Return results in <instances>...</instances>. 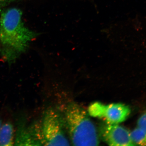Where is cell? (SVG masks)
I'll return each instance as SVG.
<instances>
[{
	"label": "cell",
	"instance_id": "obj_1",
	"mask_svg": "<svg viewBox=\"0 0 146 146\" xmlns=\"http://www.w3.org/2000/svg\"><path fill=\"white\" fill-rule=\"evenodd\" d=\"M1 11L0 57L11 65L26 52L39 33L26 26L20 9L11 7Z\"/></svg>",
	"mask_w": 146,
	"mask_h": 146
},
{
	"label": "cell",
	"instance_id": "obj_2",
	"mask_svg": "<svg viewBox=\"0 0 146 146\" xmlns=\"http://www.w3.org/2000/svg\"><path fill=\"white\" fill-rule=\"evenodd\" d=\"M65 121L74 146H97L100 143L96 128L85 110L76 103L65 110Z\"/></svg>",
	"mask_w": 146,
	"mask_h": 146
},
{
	"label": "cell",
	"instance_id": "obj_3",
	"mask_svg": "<svg viewBox=\"0 0 146 146\" xmlns=\"http://www.w3.org/2000/svg\"><path fill=\"white\" fill-rule=\"evenodd\" d=\"M40 126L44 145H70L61 118L54 109L49 108L45 112Z\"/></svg>",
	"mask_w": 146,
	"mask_h": 146
},
{
	"label": "cell",
	"instance_id": "obj_4",
	"mask_svg": "<svg viewBox=\"0 0 146 146\" xmlns=\"http://www.w3.org/2000/svg\"><path fill=\"white\" fill-rule=\"evenodd\" d=\"M88 112L91 117L103 119L108 123L118 124L127 119L131 110L129 106L123 104L105 105L96 102L89 106Z\"/></svg>",
	"mask_w": 146,
	"mask_h": 146
},
{
	"label": "cell",
	"instance_id": "obj_5",
	"mask_svg": "<svg viewBox=\"0 0 146 146\" xmlns=\"http://www.w3.org/2000/svg\"><path fill=\"white\" fill-rule=\"evenodd\" d=\"M14 145H44L40 123L28 124L23 119L19 121Z\"/></svg>",
	"mask_w": 146,
	"mask_h": 146
},
{
	"label": "cell",
	"instance_id": "obj_6",
	"mask_svg": "<svg viewBox=\"0 0 146 146\" xmlns=\"http://www.w3.org/2000/svg\"><path fill=\"white\" fill-rule=\"evenodd\" d=\"M102 138L110 146H134L130 133L125 128L118 124L106 123L100 129Z\"/></svg>",
	"mask_w": 146,
	"mask_h": 146
},
{
	"label": "cell",
	"instance_id": "obj_7",
	"mask_svg": "<svg viewBox=\"0 0 146 146\" xmlns=\"http://www.w3.org/2000/svg\"><path fill=\"white\" fill-rule=\"evenodd\" d=\"M15 138V130L13 124L10 121L2 124L0 129V146L14 145Z\"/></svg>",
	"mask_w": 146,
	"mask_h": 146
},
{
	"label": "cell",
	"instance_id": "obj_8",
	"mask_svg": "<svg viewBox=\"0 0 146 146\" xmlns=\"http://www.w3.org/2000/svg\"><path fill=\"white\" fill-rule=\"evenodd\" d=\"M130 133L131 138L133 144L141 146H146V131L141 128H136Z\"/></svg>",
	"mask_w": 146,
	"mask_h": 146
},
{
	"label": "cell",
	"instance_id": "obj_9",
	"mask_svg": "<svg viewBox=\"0 0 146 146\" xmlns=\"http://www.w3.org/2000/svg\"><path fill=\"white\" fill-rule=\"evenodd\" d=\"M137 125L138 127L146 131V111L138 119Z\"/></svg>",
	"mask_w": 146,
	"mask_h": 146
},
{
	"label": "cell",
	"instance_id": "obj_10",
	"mask_svg": "<svg viewBox=\"0 0 146 146\" xmlns=\"http://www.w3.org/2000/svg\"><path fill=\"white\" fill-rule=\"evenodd\" d=\"M23 0H0V11L12 3Z\"/></svg>",
	"mask_w": 146,
	"mask_h": 146
},
{
	"label": "cell",
	"instance_id": "obj_11",
	"mask_svg": "<svg viewBox=\"0 0 146 146\" xmlns=\"http://www.w3.org/2000/svg\"><path fill=\"white\" fill-rule=\"evenodd\" d=\"M2 125V120L0 118V129H1V127Z\"/></svg>",
	"mask_w": 146,
	"mask_h": 146
}]
</instances>
